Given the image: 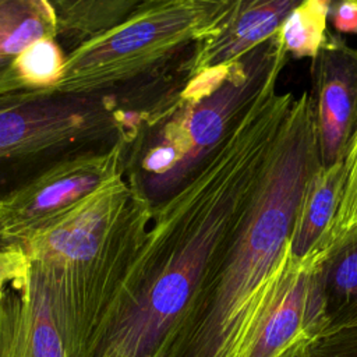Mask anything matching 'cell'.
Returning <instances> with one entry per match:
<instances>
[{"instance_id":"1","label":"cell","mask_w":357,"mask_h":357,"mask_svg":"<svg viewBox=\"0 0 357 357\" xmlns=\"http://www.w3.org/2000/svg\"><path fill=\"white\" fill-rule=\"evenodd\" d=\"M271 81L218 148L153 202L144 240L78 357H162L213 280L296 96Z\"/></svg>"},{"instance_id":"2","label":"cell","mask_w":357,"mask_h":357,"mask_svg":"<svg viewBox=\"0 0 357 357\" xmlns=\"http://www.w3.org/2000/svg\"><path fill=\"white\" fill-rule=\"evenodd\" d=\"M321 165L310 92L293 102L231 245L162 357H231L280 276L300 199Z\"/></svg>"},{"instance_id":"3","label":"cell","mask_w":357,"mask_h":357,"mask_svg":"<svg viewBox=\"0 0 357 357\" xmlns=\"http://www.w3.org/2000/svg\"><path fill=\"white\" fill-rule=\"evenodd\" d=\"M153 202L134 174L105 188L25 247L78 357L110 305L141 245Z\"/></svg>"},{"instance_id":"4","label":"cell","mask_w":357,"mask_h":357,"mask_svg":"<svg viewBox=\"0 0 357 357\" xmlns=\"http://www.w3.org/2000/svg\"><path fill=\"white\" fill-rule=\"evenodd\" d=\"M287 60L276 32L230 66L183 78L170 100L149 110L146 131L130 146L127 173L152 202L170 195L199 167L266 85L280 78Z\"/></svg>"},{"instance_id":"5","label":"cell","mask_w":357,"mask_h":357,"mask_svg":"<svg viewBox=\"0 0 357 357\" xmlns=\"http://www.w3.org/2000/svg\"><path fill=\"white\" fill-rule=\"evenodd\" d=\"M231 0H146L117 26L67 53L53 89L99 96L158 67L216 28Z\"/></svg>"},{"instance_id":"6","label":"cell","mask_w":357,"mask_h":357,"mask_svg":"<svg viewBox=\"0 0 357 357\" xmlns=\"http://www.w3.org/2000/svg\"><path fill=\"white\" fill-rule=\"evenodd\" d=\"M110 95L60 96L31 91L0 103V178L42 160H59L107 145L119 138L134 142L138 121Z\"/></svg>"},{"instance_id":"7","label":"cell","mask_w":357,"mask_h":357,"mask_svg":"<svg viewBox=\"0 0 357 357\" xmlns=\"http://www.w3.org/2000/svg\"><path fill=\"white\" fill-rule=\"evenodd\" d=\"M130 142L71 153L0 195V230L26 245L105 188L126 177Z\"/></svg>"},{"instance_id":"8","label":"cell","mask_w":357,"mask_h":357,"mask_svg":"<svg viewBox=\"0 0 357 357\" xmlns=\"http://www.w3.org/2000/svg\"><path fill=\"white\" fill-rule=\"evenodd\" d=\"M328 252L286 265L240 337L231 357H279L326 331L319 266Z\"/></svg>"},{"instance_id":"9","label":"cell","mask_w":357,"mask_h":357,"mask_svg":"<svg viewBox=\"0 0 357 357\" xmlns=\"http://www.w3.org/2000/svg\"><path fill=\"white\" fill-rule=\"evenodd\" d=\"M310 71L321 165L344 162L357 128V47L329 32Z\"/></svg>"},{"instance_id":"10","label":"cell","mask_w":357,"mask_h":357,"mask_svg":"<svg viewBox=\"0 0 357 357\" xmlns=\"http://www.w3.org/2000/svg\"><path fill=\"white\" fill-rule=\"evenodd\" d=\"M300 0H231L225 17L192 46L183 78L230 66L272 38Z\"/></svg>"},{"instance_id":"11","label":"cell","mask_w":357,"mask_h":357,"mask_svg":"<svg viewBox=\"0 0 357 357\" xmlns=\"http://www.w3.org/2000/svg\"><path fill=\"white\" fill-rule=\"evenodd\" d=\"M344 188V162L319 165L311 174L300 199L290 236L289 252L293 261L329 252V237Z\"/></svg>"},{"instance_id":"12","label":"cell","mask_w":357,"mask_h":357,"mask_svg":"<svg viewBox=\"0 0 357 357\" xmlns=\"http://www.w3.org/2000/svg\"><path fill=\"white\" fill-rule=\"evenodd\" d=\"M326 331L357 328V236L329 250L319 266Z\"/></svg>"},{"instance_id":"13","label":"cell","mask_w":357,"mask_h":357,"mask_svg":"<svg viewBox=\"0 0 357 357\" xmlns=\"http://www.w3.org/2000/svg\"><path fill=\"white\" fill-rule=\"evenodd\" d=\"M57 38L78 47L121 24L141 0H53Z\"/></svg>"},{"instance_id":"14","label":"cell","mask_w":357,"mask_h":357,"mask_svg":"<svg viewBox=\"0 0 357 357\" xmlns=\"http://www.w3.org/2000/svg\"><path fill=\"white\" fill-rule=\"evenodd\" d=\"M49 0H0V59L14 60L40 39H57Z\"/></svg>"},{"instance_id":"15","label":"cell","mask_w":357,"mask_h":357,"mask_svg":"<svg viewBox=\"0 0 357 357\" xmlns=\"http://www.w3.org/2000/svg\"><path fill=\"white\" fill-rule=\"evenodd\" d=\"M328 0H304L287 15L280 29L279 38L289 57L314 59L325 45L329 29Z\"/></svg>"},{"instance_id":"16","label":"cell","mask_w":357,"mask_h":357,"mask_svg":"<svg viewBox=\"0 0 357 357\" xmlns=\"http://www.w3.org/2000/svg\"><path fill=\"white\" fill-rule=\"evenodd\" d=\"M67 53L63 52L57 39H40L14 59V66L32 91L53 92L63 77Z\"/></svg>"},{"instance_id":"17","label":"cell","mask_w":357,"mask_h":357,"mask_svg":"<svg viewBox=\"0 0 357 357\" xmlns=\"http://www.w3.org/2000/svg\"><path fill=\"white\" fill-rule=\"evenodd\" d=\"M354 236H357V128L344 158V188L331 230L329 250Z\"/></svg>"},{"instance_id":"18","label":"cell","mask_w":357,"mask_h":357,"mask_svg":"<svg viewBox=\"0 0 357 357\" xmlns=\"http://www.w3.org/2000/svg\"><path fill=\"white\" fill-rule=\"evenodd\" d=\"M31 261L26 247L8 238L0 230V294L11 286L28 284Z\"/></svg>"},{"instance_id":"19","label":"cell","mask_w":357,"mask_h":357,"mask_svg":"<svg viewBox=\"0 0 357 357\" xmlns=\"http://www.w3.org/2000/svg\"><path fill=\"white\" fill-rule=\"evenodd\" d=\"M308 357H357V328L322 333L308 344Z\"/></svg>"},{"instance_id":"20","label":"cell","mask_w":357,"mask_h":357,"mask_svg":"<svg viewBox=\"0 0 357 357\" xmlns=\"http://www.w3.org/2000/svg\"><path fill=\"white\" fill-rule=\"evenodd\" d=\"M31 91L21 79L14 60L0 59V103L18 99Z\"/></svg>"},{"instance_id":"21","label":"cell","mask_w":357,"mask_h":357,"mask_svg":"<svg viewBox=\"0 0 357 357\" xmlns=\"http://www.w3.org/2000/svg\"><path fill=\"white\" fill-rule=\"evenodd\" d=\"M329 21L337 35H357V0L331 3Z\"/></svg>"},{"instance_id":"22","label":"cell","mask_w":357,"mask_h":357,"mask_svg":"<svg viewBox=\"0 0 357 357\" xmlns=\"http://www.w3.org/2000/svg\"><path fill=\"white\" fill-rule=\"evenodd\" d=\"M279 357H308V344L294 346L284 351L283 354H280Z\"/></svg>"}]
</instances>
